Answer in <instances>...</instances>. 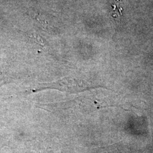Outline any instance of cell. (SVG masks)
<instances>
[{
    "mask_svg": "<svg viewBox=\"0 0 153 153\" xmlns=\"http://www.w3.org/2000/svg\"><path fill=\"white\" fill-rule=\"evenodd\" d=\"M122 0H111L112 6V16L116 21H120L123 16V8L121 7Z\"/></svg>",
    "mask_w": 153,
    "mask_h": 153,
    "instance_id": "6da1fadb",
    "label": "cell"
}]
</instances>
